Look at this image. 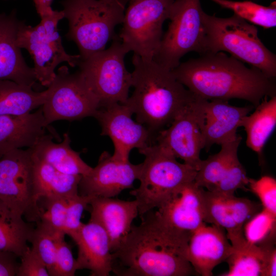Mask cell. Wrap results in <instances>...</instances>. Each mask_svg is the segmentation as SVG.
<instances>
[{
	"label": "cell",
	"mask_w": 276,
	"mask_h": 276,
	"mask_svg": "<svg viewBox=\"0 0 276 276\" xmlns=\"http://www.w3.org/2000/svg\"><path fill=\"white\" fill-rule=\"evenodd\" d=\"M141 218L112 253V272L119 276L193 274L187 259L191 236L169 226L153 210Z\"/></svg>",
	"instance_id": "6da1fadb"
},
{
	"label": "cell",
	"mask_w": 276,
	"mask_h": 276,
	"mask_svg": "<svg viewBox=\"0 0 276 276\" xmlns=\"http://www.w3.org/2000/svg\"><path fill=\"white\" fill-rule=\"evenodd\" d=\"M172 72L195 96L206 100L240 99L256 107L263 98L275 96L273 79L224 52L206 53L180 63Z\"/></svg>",
	"instance_id": "7a4b0ae2"
},
{
	"label": "cell",
	"mask_w": 276,
	"mask_h": 276,
	"mask_svg": "<svg viewBox=\"0 0 276 276\" xmlns=\"http://www.w3.org/2000/svg\"><path fill=\"white\" fill-rule=\"evenodd\" d=\"M132 61L134 90L124 104L135 114L136 121L155 137L196 96L176 79L171 70L153 59L134 54Z\"/></svg>",
	"instance_id": "3957f363"
},
{
	"label": "cell",
	"mask_w": 276,
	"mask_h": 276,
	"mask_svg": "<svg viewBox=\"0 0 276 276\" xmlns=\"http://www.w3.org/2000/svg\"><path fill=\"white\" fill-rule=\"evenodd\" d=\"M129 0H63L64 18L68 23L65 36L77 45L80 59L105 49L118 37L116 27L123 23Z\"/></svg>",
	"instance_id": "277c9868"
},
{
	"label": "cell",
	"mask_w": 276,
	"mask_h": 276,
	"mask_svg": "<svg viewBox=\"0 0 276 276\" xmlns=\"http://www.w3.org/2000/svg\"><path fill=\"white\" fill-rule=\"evenodd\" d=\"M206 53L226 52L237 59L260 70L267 77L276 76V56L263 44L257 27L238 15L222 18L204 11Z\"/></svg>",
	"instance_id": "5b68a950"
},
{
	"label": "cell",
	"mask_w": 276,
	"mask_h": 276,
	"mask_svg": "<svg viewBox=\"0 0 276 276\" xmlns=\"http://www.w3.org/2000/svg\"><path fill=\"white\" fill-rule=\"evenodd\" d=\"M139 152L145 156L139 178L140 185L129 193L135 197L142 217L156 209L177 189L194 181L197 171L179 163L170 152L156 143Z\"/></svg>",
	"instance_id": "8992f818"
},
{
	"label": "cell",
	"mask_w": 276,
	"mask_h": 276,
	"mask_svg": "<svg viewBox=\"0 0 276 276\" xmlns=\"http://www.w3.org/2000/svg\"><path fill=\"white\" fill-rule=\"evenodd\" d=\"M35 26L20 20L16 37L18 47L28 51L34 61L37 81L48 87L56 76V67L66 62L71 67L77 66L79 55H70L64 49L58 31L59 22L64 18L63 11L53 10L40 17Z\"/></svg>",
	"instance_id": "52a82bcc"
},
{
	"label": "cell",
	"mask_w": 276,
	"mask_h": 276,
	"mask_svg": "<svg viewBox=\"0 0 276 276\" xmlns=\"http://www.w3.org/2000/svg\"><path fill=\"white\" fill-rule=\"evenodd\" d=\"M200 0H174L170 11V22L163 35L153 60L173 70L188 53H205V32Z\"/></svg>",
	"instance_id": "ba28073f"
},
{
	"label": "cell",
	"mask_w": 276,
	"mask_h": 276,
	"mask_svg": "<svg viewBox=\"0 0 276 276\" xmlns=\"http://www.w3.org/2000/svg\"><path fill=\"white\" fill-rule=\"evenodd\" d=\"M129 52L119 38L107 49L80 59L77 66L88 86L98 99L100 107L124 104L132 86V74L126 68L124 58Z\"/></svg>",
	"instance_id": "9c48e42d"
},
{
	"label": "cell",
	"mask_w": 276,
	"mask_h": 276,
	"mask_svg": "<svg viewBox=\"0 0 276 276\" xmlns=\"http://www.w3.org/2000/svg\"><path fill=\"white\" fill-rule=\"evenodd\" d=\"M0 200L27 221H39L41 210L30 148L12 150L0 158Z\"/></svg>",
	"instance_id": "30bf717a"
},
{
	"label": "cell",
	"mask_w": 276,
	"mask_h": 276,
	"mask_svg": "<svg viewBox=\"0 0 276 276\" xmlns=\"http://www.w3.org/2000/svg\"><path fill=\"white\" fill-rule=\"evenodd\" d=\"M174 0H129L119 35L129 52L153 59L160 44L163 25Z\"/></svg>",
	"instance_id": "8fae6325"
},
{
	"label": "cell",
	"mask_w": 276,
	"mask_h": 276,
	"mask_svg": "<svg viewBox=\"0 0 276 276\" xmlns=\"http://www.w3.org/2000/svg\"><path fill=\"white\" fill-rule=\"evenodd\" d=\"M48 94L41 106L47 126L58 120H78L93 117L99 102L78 71L71 73L66 65L60 67L47 87Z\"/></svg>",
	"instance_id": "7c38bea8"
},
{
	"label": "cell",
	"mask_w": 276,
	"mask_h": 276,
	"mask_svg": "<svg viewBox=\"0 0 276 276\" xmlns=\"http://www.w3.org/2000/svg\"><path fill=\"white\" fill-rule=\"evenodd\" d=\"M206 100L196 96L167 129L157 134L154 141L196 171L202 160L200 151L204 149L202 128Z\"/></svg>",
	"instance_id": "4fadbf2b"
},
{
	"label": "cell",
	"mask_w": 276,
	"mask_h": 276,
	"mask_svg": "<svg viewBox=\"0 0 276 276\" xmlns=\"http://www.w3.org/2000/svg\"><path fill=\"white\" fill-rule=\"evenodd\" d=\"M131 109L125 104L114 103L100 107L94 117L101 127L102 135L109 136L113 144L115 159L129 160L134 148L143 149L154 143L155 136L144 125L131 118Z\"/></svg>",
	"instance_id": "5bb4252c"
},
{
	"label": "cell",
	"mask_w": 276,
	"mask_h": 276,
	"mask_svg": "<svg viewBox=\"0 0 276 276\" xmlns=\"http://www.w3.org/2000/svg\"><path fill=\"white\" fill-rule=\"evenodd\" d=\"M141 168L142 163L134 165L129 160H118L104 151L97 165L82 176L78 193L93 197H114L132 188L134 181L139 179Z\"/></svg>",
	"instance_id": "9a60e30c"
},
{
	"label": "cell",
	"mask_w": 276,
	"mask_h": 276,
	"mask_svg": "<svg viewBox=\"0 0 276 276\" xmlns=\"http://www.w3.org/2000/svg\"><path fill=\"white\" fill-rule=\"evenodd\" d=\"M203 220L227 232L229 240L243 235L244 224L259 212L260 206L251 200L214 191L201 190Z\"/></svg>",
	"instance_id": "2e32d148"
},
{
	"label": "cell",
	"mask_w": 276,
	"mask_h": 276,
	"mask_svg": "<svg viewBox=\"0 0 276 276\" xmlns=\"http://www.w3.org/2000/svg\"><path fill=\"white\" fill-rule=\"evenodd\" d=\"M194 180L181 186L170 194L155 211L169 226L191 236L205 223L201 190Z\"/></svg>",
	"instance_id": "e0dca14e"
},
{
	"label": "cell",
	"mask_w": 276,
	"mask_h": 276,
	"mask_svg": "<svg viewBox=\"0 0 276 276\" xmlns=\"http://www.w3.org/2000/svg\"><path fill=\"white\" fill-rule=\"evenodd\" d=\"M206 223L192 234L187 259L195 271L202 276L213 275L214 268L225 261L232 251L224 229Z\"/></svg>",
	"instance_id": "ac0fdd59"
},
{
	"label": "cell",
	"mask_w": 276,
	"mask_h": 276,
	"mask_svg": "<svg viewBox=\"0 0 276 276\" xmlns=\"http://www.w3.org/2000/svg\"><path fill=\"white\" fill-rule=\"evenodd\" d=\"M71 237L78 249L77 270H89L91 276L110 275L112 254L108 236L101 225L89 220Z\"/></svg>",
	"instance_id": "d6986e66"
},
{
	"label": "cell",
	"mask_w": 276,
	"mask_h": 276,
	"mask_svg": "<svg viewBox=\"0 0 276 276\" xmlns=\"http://www.w3.org/2000/svg\"><path fill=\"white\" fill-rule=\"evenodd\" d=\"M90 220L106 231L112 253L129 234L133 220L139 215L136 200L127 201L113 197H94L89 203Z\"/></svg>",
	"instance_id": "ffe728a7"
},
{
	"label": "cell",
	"mask_w": 276,
	"mask_h": 276,
	"mask_svg": "<svg viewBox=\"0 0 276 276\" xmlns=\"http://www.w3.org/2000/svg\"><path fill=\"white\" fill-rule=\"evenodd\" d=\"M20 21L15 9L0 14V80L33 87L37 81L34 68L27 65L16 43Z\"/></svg>",
	"instance_id": "44dd1931"
},
{
	"label": "cell",
	"mask_w": 276,
	"mask_h": 276,
	"mask_svg": "<svg viewBox=\"0 0 276 276\" xmlns=\"http://www.w3.org/2000/svg\"><path fill=\"white\" fill-rule=\"evenodd\" d=\"M252 106L237 107L228 101L206 100L204 124L202 128L204 148L208 151L214 144L222 145L236 139L237 130L243 118L248 115Z\"/></svg>",
	"instance_id": "7402d4cb"
},
{
	"label": "cell",
	"mask_w": 276,
	"mask_h": 276,
	"mask_svg": "<svg viewBox=\"0 0 276 276\" xmlns=\"http://www.w3.org/2000/svg\"><path fill=\"white\" fill-rule=\"evenodd\" d=\"M40 106L35 112L22 115L0 116V158L8 152L32 147L48 128Z\"/></svg>",
	"instance_id": "603a6c76"
},
{
	"label": "cell",
	"mask_w": 276,
	"mask_h": 276,
	"mask_svg": "<svg viewBox=\"0 0 276 276\" xmlns=\"http://www.w3.org/2000/svg\"><path fill=\"white\" fill-rule=\"evenodd\" d=\"M232 251L225 261L228 271L224 276H264L268 262L276 252L275 241L262 245L248 242L244 236L229 240Z\"/></svg>",
	"instance_id": "cb8c5ba5"
},
{
	"label": "cell",
	"mask_w": 276,
	"mask_h": 276,
	"mask_svg": "<svg viewBox=\"0 0 276 276\" xmlns=\"http://www.w3.org/2000/svg\"><path fill=\"white\" fill-rule=\"evenodd\" d=\"M71 142L68 133L63 134V139L59 143H54L53 136L45 134L30 148L36 156L62 173L85 175L92 167L82 160L79 152L71 147Z\"/></svg>",
	"instance_id": "d4e9b609"
},
{
	"label": "cell",
	"mask_w": 276,
	"mask_h": 276,
	"mask_svg": "<svg viewBox=\"0 0 276 276\" xmlns=\"http://www.w3.org/2000/svg\"><path fill=\"white\" fill-rule=\"evenodd\" d=\"M32 155L34 183L39 200L42 198L68 199L79 194L78 186L82 176L62 173L33 152Z\"/></svg>",
	"instance_id": "484cf974"
},
{
	"label": "cell",
	"mask_w": 276,
	"mask_h": 276,
	"mask_svg": "<svg viewBox=\"0 0 276 276\" xmlns=\"http://www.w3.org/2000/svg\"><path fill=\"white\" fill-rule=\"evenodd\" d=\"M276 125V96L267 97L256 106L255 111L244 117L240 127L247 134L246 144L259 155L273 131Z\"/></svg>",
	"instance_id": "4316f807"
},
{
	"label": "cell",
	"mask_w": 276,
	"mask_h": 276,
	"mask_svg": "<svg viewBox=\"0 0 276 276\" xmlns=\"http://www.w3.org/2000/svg\"><path fill=\"white\" fill-rule=\"evenodd\" d=\"M10 80H0V116L22 115L41 106L48 94Z\"/></svg>",
	"instance_id": "83f0119b"
},
{
	"label": "cell",
	"mask_w": 276,
	"mask_h": 276,
	"mask_svg": "<svg viewBox=\"0 0 276 276\" xmlns=\"http://www.w3.org/2000/svg\"><path fill=\"white\" fill-rule=\"evenodd\" d=\"M34 229L0 200V251L12 252L20 258L29 247L27 242Z\"/></svg>",
	"instance_id": "f1b7e54d"
},
{
	"label": "cell",
	"mask_w": 276,
	"mask_h": 276,
	"mask_svg": "<svg viewBox=\"0 0 276 276\" xmlns=\"http://www.w3.org/2000/svg\"><path fill=\"white\" fill-rule=\"evenodd\" d=\"M242 137H238L221 145L219 152L201 160L194 181L199 187L211 191L224 175L232 162L238 157V149Z\"/></svg>",
	"instance_id": "f546056e"
},
{
	"label": "cell",
	"mask_w": 276,
	"mask_h": 276,
	"mask_svg": "<svg viewBox=\"0 0 276 276\" xmlns=\"http://www.w3.org/2000/svg\"><path fill=\"white\" fill-rule=\"evenodd\" d=\"M223 8L233 11L235 14L264 29L276 26V3L264 6L250 1L211 0Z\"/></svg>",
	"instance_id": "4dcf8cb0"
},
{
	"label": "cell",
	"mask_w": 276,
	"mask_h": 276,
	"mask_svg": "<svg viewBox=\"0 0 276 276\" xmlns=\"http://www.w3.org/2000/svg\"><path fill=\"white\" fill-rule=\"evenodd\" d=\"M243 231L246 240L251 244L275 241L276 214L263 208L244 224Z\"/></svg>",
	"instance_id": "1f68e13d"
},
{
	"label": "cell",
	"mask_w": 276,
	"mask_h": 276,
	"mask_svg": "<svg viewBox=\"0 0 276 276\" xmlns=\"http://www.w3.org/2000/svg\"><path fill=\"white\" fill-rule=\"evenodd\" d=\"M29 242L32 244L31 249L36 254L45 265L49 275L53 272L56 260L57 235L47 227L37 223Z\"/></svg>",
	"instance_id": "d6a6232c"
},
{
	"label": "cell",
	"mask_w": 276,
	"mask_h": 276,
	"mask_svg": "<svg viewBox=\"0 0 276 276\" xmlns=\"http://www.w3.org/2000/svg\"><path fill=\"white\" fill-rule=\"evenodd\" d=\"M69 199L60 197L40 198L44 201V209L40 208L41 215L38 223L54 233L65 234L64 227Z\"/></svg>",
	"instance_id": "836d02e7"
},
{
	"label": "cell",
	"mask_w": 276,
	"mask_h": 276,
	"mask_svg": "<svg viewBox=\"0 0 276 276\" xmlns=\"http://www.w3.org/2000/svg\"><path fill=\"white\" fill-rule=\"evenodd\" d=\"M248 178L246 171L237 157L231 164L224 175L215 187L210 191L216 192L225 195H234L239 189L246 190Z\"/></svg>",
	"instance_id": "e575fe53"
},
{
	"label": "cell",
	"mask_w": 276,
	"mask_h": 276,
	"mask_svg": "<svg viewBox=\"0 0 276 276\" xmlns=\"http://www.w3.org/2000/svg\"><path fill=\"white\" fill-rule=\"evenodd\" d=\"M65 234L57 235V250L54 268L51 276H74L77 270L76 259L64 240Z\"/></svg>",
	"instance_id": "d590c367"
},
{
	"label": "cell",
	"mask_w": 276,
	"mask_h": 276,
	"mask_svg": "<svg viewBox=\"0 0 276 276\" xmlns=\"http://www.w3.org/2000/svg\"><path fill=\"white\" fill-rule=\"evenodd\" d=\"M250 190L260 200L263 208L276 214V180L269 176L248 179Z\"/></svg>",
	"instance_id": "8d00e7d4"
},
{
	"label": "cell",
	"mask_w": 276,
	"mask_h": 276,
	"mask_svg": "<svg viewBox=\"0 0 276 276\" xmlns=\"http://www.w3.org/2000/svg\"><path fill=\"white\" fill-rule=\"evenodd\" d=\"M93 198L78 194L68 199L64 227L65 235L71 237L79 230L83 224L81 219L83 211Z\"/></svg>",
	"instance_id": "74e56055"
},
{
	"label": "cell",
	"mask_w": 276,
	"mask_h": 276,
	"mask_svg": "<svg viewBox=\"0 0 276 276\" xmlns=\"http://www.w3.org/2000/svg\"><path fill=\"white\" fill-rule=\"evenodd\" d=\"M20 258L21 261L17 276L50 275L44 264L30 247Z\"/></svg>",
	"instance_id": "f35d334b"
},
{
	"label": "cell",
	"mask_w": 276,
	"mask_h": 276,
	"mask_svg": "<svg viewBox=\"0 0 276 276\" xmlns=\"http://www.w3.org/2000/svg\"><path fill=\"white\" fill-rule=\"evenodd\" d=\"M19 258L14 254L0 251V276H15L17 275L19 264Z\"/></svg>",
	"instance_id": "ab89813d"
},
{
	"label": "cell",
	"mask_w": 276,
	"mask_h": 276,
	"mask_svg": "<svg viewBox=\"0 0 276 276\" xmlns=\"http://www.w3.org/2000/svg\"><path fill=\"white\" fill-rule=\"evenodd\" d=\"M53 0H43L41 10L39 15L40 17L52 12L53 9L52 8Z\"/></svg>",
	"instance_id": "60d3db41"
},
{
	"label": "cell",
	"mask_w": 276,
	"mask_h": 276,
	"mask_svg": "<svg viewBox=\"0 0 276 276\" xmlns=\"http://www.w3.org/2000/svg\"><path fill=\"white\" fill-rule=\"evenodd\" d=\"M32 1L34 4L37 13L39 15L41 10L43 0H32Z\"/></svg>",
	"instance_id": "b9f144b4"
},
{
	"label": "cell",
	"mask_w": 276,
	"mask_h": 276,
	"mask_svg": "<svg viewBox=\"0 0 276 276\" xmlns=\"http://www.w3.org/2000/svg\"><path fill=\"white\" fill-rule=\"evenodd\" d=\"M103 1H111L112 0H103Z\"/></svg>",
	"instance_id": "7bdbcfd3"
}]
</instances>
